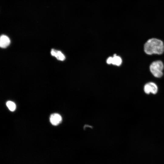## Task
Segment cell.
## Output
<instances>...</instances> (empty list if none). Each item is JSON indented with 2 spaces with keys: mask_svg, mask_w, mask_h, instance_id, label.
<instances>
[{
  "mask_svg": "<svg viewBox=\"0 0 164 164\" xmlns=\"http://www.w3.org/2000/svg\"><path fill=\"white\" fill-rule=\"evenodd\" d=\"M6 104L9 109L11 111H14L15 110L16 105L13 102L8 101L6 102Z\"/></svg>",
  "mask_w": 164,
  "mask_h": 164,
  "instance_id": "ba28073f",
  "label": "cell"
},
{
  "mask_svg": "<svg viewBox=\"0 0 164 164\" xmlns=\"http://www.w3.org/2000/svg\"><path fill=\"white\" fill-rule=\"evenodd\" d=\"M144 90L147 94L151 93L153 94H156L158 91V88L156 84L153 82H150L146 84L144 86Z\"/></svg>",
  "mask_w": 164,
  "mask_h": 164,
  "instance_id": "3957f363",
  "label": "cell"
},
{
  "mask_svg": "<svg viewBox=\"0 0 164 164\" xmlns=\"http://www.w3.org/2000/svg\"><path fill=\"white\" fill-rule=\"evenodd\" d=\"M112 57H109L107 60V63L108 64H111L112 63Z\"/></svg>",
  "mask_w": 164,
  "mask_h": 164,
  "instance_id": "9c48e42d",
  "label": "cell"
},
{
  "mask_svg": "<svg viewBox=\"0 0 164 164\" xmlns=\"http://www.w3.org/2000/svg\"><path fill=\"white\" fill-rule=\"evenodd\" d=\"M10 40L9 37L4 35L1 36L0 39V46L1 48H5L10 44Z\"/></svg>",
  "mask_w": 164,
  "mask_h": 164,
  "instance_id": "5b68a950",
  "label": "cell"
},
{
  "mask_svg": "<svg viewBox=\"0 0 164 164\" xmlns=\"http://www.w3.org/2000/svg\"><path fill=\"white\" fill-rule=\"evenodd\" d=\"M163 68V63L161 60L153 61L149 67L150 70L152 73L155 77L157 78H160L162 76Z\"/></svg>",
  "mask_w": 164,
  "mask_h": 164,
  "instance_id": "7a4b0ae2",
  "label": "cell"
},
{
  "mask_svg": "<svg viewBox=\"0 0 164 164\" xmlns=\"http://www.w3.org/2000/svg\"><path fill=\"white\" fill-rule=\"evenodd\" d=\"M144 51L148 55H160L164 52V44L161 40L155 38L148 40L144 45Z\"/></svg>",
  "mask_w": 164,
  "mask_h": 164,
  "instance_id": "6da1fadb",
  "label": "cell"
},
{
  "mask_svg": "<svg viewBox=\"0 0 164 164\" xmlns=\"http://www.w3.org/2000/svg\"><path fill=\"white\" fill-rule=\"evenodd\" d=\"M122 61V59L120 56L114 55V56L112 57V63L113 64L119 66L121 65Z\"/></svg>",
  "mask_w": 164,
  "mask_h": 164,
  "instance_id": "52a82bcc",
  "label": "cell"
},
{
  "mask_svg": "<svg viewBox=\"0 0 164 164\" xmlns=\"http://www.w3.org/2000/svg\"><path fill=\"white\" fill-rule=\"evenodd\" d=\"M50 120L52 125H57L61 122L62 118L61 115L59 114L54 113L50 115Z\"/></svg>",
  "mask_w": 164,
  "mask_h": 164,
  "instance_id": "277c9868",
  "label": "cell"
},
{
  "mask_svg": "<svg viewBox=\"0 0 164 164\" xmlns=\"http://www.w3.org/2000/svg\"><path fill=\"white\" fill-rule=\"evenodd\" d=\"M52 55L55 56L58 60L63 61L65 58V56L60 51L52 49L51 51Z\"/></svg>",
  "mask_w": 164,
  "mask_h": 164,
  "instance_id": "8992f818",
  "label": "cell"
}]
</instances>
